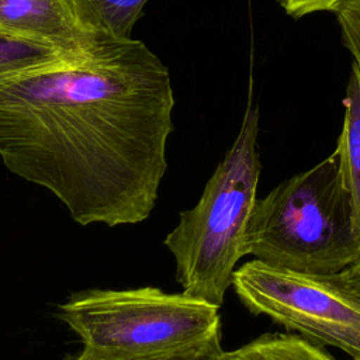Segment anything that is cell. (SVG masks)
Segmentation results:
<instances>
[{
    "label": "cell",
    "instance_id": "1",
    "mask_svg": "<svg viewBox=\"0 0 360 360\" xmlns=\"http://www.w3.org/2000/svg\"><path fill=\"white\" fill-rule=\"evenodd\" d=\"M173 107L167 66L138 39L110 38L0 79V158L80 225L136 224L166 173Z\"/></svg>",
    "mask_w": 360,
    "mask_h": 360
},
{
    "label": "cell",
    "instance_id": "2",
    "mask_svg": "<svg viewBox=\"0 0 360 360\" xmlns=\"http://www.w3.org/2000/svg\"><path fill=\"white\" fill-rule=\"evenodd\" d=\"M245 255L304 274L339 273L360 257V233L335 152L256 198Z\"/></svg>",
    "mask_w": 360,
    "mask_h": 360
},
{
    "label": "cell",
    "instance_id": "3",
    "mask_svg": "<svg viewBox=\"0 0 360 360\" xmlns=\"http://www.w3.org/2000/svg\"><path fill=\"white\" fill-rule=\"evenodd\" d=\"M219 308L143 287L87 290L58 309L82 339L77 360H162L221 347Z\"/></svg>",
    "mask_w": 360,
    "mask_h": 360
},
{
    "label": "cell",
    "instance_id": "4",
    "mask_svg": "<svg viewBox=\"0 0 360 360\" xmlns=\"http://www.w3.org/2000/svg\"><path fill=\"white\" fill-rule=\"evenodd\" d=\"M259 108L252 80L240 129L205 184L198 202L180 212L165 245L176 262L183 294L221 307L232 285L235 264L245 255V235L262 170L257 152Z\"/></svg>",
    "mask_w": 360,
    "mask_h": 360
},
{
    "label": "cell",
    "instance_id": "5",
    "mask_svg": "<svg viewBox=\"0 0 360 360\" xmlns=\"http://www.w3.org/2000/svg\"><path fill=\"white\" fill-rule=\"evenodd\" d=\"M232 287L252 314L360 359V285L343 271L304 274L250 260L233 271Z\"/></svg>",
    "mask_w": 360,
    "mask_h": 360
},
{
    "label": "cell",
    "instance_id": "6",
    "mask_svg": "<svg viewBox=\"0 0 360 360\" xmlns=\"http://www.w3.org/2000/svg\"><path fill=\"white\" fill-rule=\"evenodd\" d=\"M0 30L73 55L94 52L112 38L89 0H0Z\"/></svg>",
    "mask_w": 360,
    "mask_h": 360
},
{
    "label": "cell",
    "instance_id": "7",
    "mask_svg": "<svg viewBox=\"0 0 360 360\" xmlns=\"http://www.w3.org/2000/svg\"><path fill=\"white\" fill-rule=\"evenodd\" d=\"M345 117L336 145V159L343 186L349 194L354 225L360 233V70L352 72L343 98Z\"/></svg>",
    "mask_w": 360,
    "mask_h": 360
},
{
    "label": "cell",
    "instance_id": "8",
    "mask_svg": "<svg viewBox=\"0 0 360 360\" xmlns=\"http://www.w3.org/2000/svg\"><path fill=\"white\" fill-rule=\"evenodd\" d=\"M225 360H336L321 346L298 335L264 333L242 347L225 352Z\"/></svg>",
    "mask_w": 360,
    "mask_h": 360
},
{
    "label": "cell",
    "instance_id": "9",
    "mask_svg": "<svg viewBox=\"0 0 360 360\" xmlns=\"http://www.w3.org/2000/svg\"><path fill=\"white\" fill-rule=\"evenodd\" d=\"M73 55L52 44L0 30V79Z\"/></svg>",
    "mask_w": 360,
    "mask_h": 360
},
{
    "label": "cell",
    "instance_id": "10",
    "mask_svg": "<svg viewBox=\"0 0 360 360\" xmlns=\"http://www.w3.org/2000/svg\"><path fill=\"white\" fill-rule=\"evenodd\" d=\"M148 0H89L98 20L114 39H129Z\"/></svg>",
    "mask_w": 360,
    "mask_h": 360
},
{
    "label": "cell",
    "instance_id": "11",
    "mask_svg": "<svg viewBox=\"0 0 360 360\" xmlns=\"http://www.w3.org/2000/svg\"><path fill=\"white\" fill-rule=\"evenodd\" d=\"M342 44L350 52L353 62L360 70V0H347L335 11Z\"/></svg>",
    "mask_w": 360,
    "mask_h": 360
},
{
    "label": "cell",
    "instance_id": "12",
    "mask_svg": "<svg viewBox=\"0 0 360 360\" xmlns=\"http://www.w3.org/2000/svg\"><path fill=\"white\" fill-rule=\"evenodd\" d=\"M347 0H280L278 4L294 18L304 17L316 11H335Z\"/></svg>",
    "mask_w": 360,
    "mask_h": 360
},
{
    "label": "cell",
    "instance_id": "13",
    "mask_svg": "<svg viewBox=\"0 0 360 360\" xmlns=\"http://www.w3.org/2000/svg\"><path fill=\"white\" fill-rule=\"evenodd\" d=\"M63 360H77V359L75 356H66ZM162 360H225V352L222 350V347H219V349H214V350L174 356V357L162 359Z\"/></svg>",
    "mask_w": 360,
    "mask_h": 360
},
{
    "label": "cell",
    "instance_id": "14",
    "mask_svg": "<svg viewBox=\"0 0 360 360\" xmlns=\"http://www.w3.org/2000/svg\"><path fill=\"white\" fill-rule=\"evenodd\" d=\"M342 271H343V274H345L350 281H353L354 284L360 285V257H359L353 264H350L347 269H345V270H342Z\"/></svg>",
    "mask_w": 360,
    "mask_h": 360
},
{
    "label": "cell",
    "instance_id": "15",
    "mask_svg": "<svg viewBox=\"0 0 360 360\" xmlns=\"http://www.w3.org/2000/svg\"><path fill=\"white\" fill-rule=\"evenodd\" d=\"M277 1H280V0H277Z\"/></svg>",
    "mask_w": 360,
    "mask_h": 360
},
{
    "label": "cell",
    "instance_id": "16",
    "mask_svg": "<svg viewBox=\"0 0 360 360\" xmlns=\"http://www.w3.org/2000/svg\"><path fill=\"white\" fill-rule=\"evenodd\" d=\"M359 360H360V359H359Z\"/></svg>",
    "mask_w": 360,
    "mask_h": 360
}]
</instances>
